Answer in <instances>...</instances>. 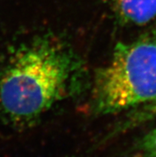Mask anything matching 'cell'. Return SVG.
Here are the masks:
<instances>
[{"mask_svg":"<svg viewBox=\"0 0 156 157\" xmlns=\"http://www.w3.org/2000/svg\"><path fill=\"white\" fill-rule=\"evenodd\" d=\"M76 70L57 41L45 37L22 46L0 72V115L18 125L34 122L65 97Z\"/></svg>","mask_w":156,"mask_h":157,"instance_id":"cell-1","label":"cell"},{"mask_svg":"<svg viewBox=\"0 0 156 157\" xmlns=\"http://www.w3.org/2000/svg\"><path fill=\"white\" fill-rule=\"evenodd\" d=\"M156 100V36L116 46L109 63L97 72L93 109L107 115Z\"/></svg>","mask_w":156,"mask_h":157,"instance_id":"cell-2","label":"cell"},{"mask_svg":"<svg viewBox=\"0 0 156 157\" xmlns=\"http://www.w3.org/2000/svg\"><path fill=\"white\" fill-rule=\"evenodd\" d=\"M115 11L121 22L143 25L156 17V0H114Z\"/></svg>","mask_w":156,"mask_h":157,"instance_id":"cell-3","label":"cell"},{"mask_svg":"<svg viewBox=\"0 0 156 157\" xmlns=\"http://www.w3.org/2000/svg\"><path fill=\"white\" fill-rule=\"evenodd\" d=\"M139 152L141 157H156V127L141 140Z\"/></svg>","mask_w":156,"mask_h":157,"instance_id":"cell-4","label":"cell"},{"mask_svg":"<svg viewBox=\"0 0 156 157\" xmlns=\"http://www.w3.org/2000/svg\"><path fill=\"white\" fill-rule=\"evenodd\" d=\"M156 117V100L147 103L143 106L142 109L137 113L136 117H135L134 120L131 122H142L150 118Z\"/></svg>","mask_w":156,"mask_h":157,"instance_id":"cell-5","label":"cell"}]
</instances>
